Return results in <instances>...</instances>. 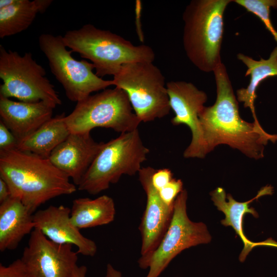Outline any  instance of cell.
Returning <instances> with one entry per match:
<instances>
[{"mask_svg":"<svg viewBox=\"0 0 277 277\" xmlns=\"http://www.w3.org/2000/svg\"><path fill=\"white\" fill-rule=\"evenodd\" d=\"M213 73L216 101L212 106L205 107L200 115L207 154L219 145L225 144L249 158L262 159L265 146L269 141L275 142L277 134L267 133L259 123H249L241 118L238 101L222 63Z\"/></svg>","mask_w":277,"mask_h":277,"instance_id":"obj_1","label":"cell"},{"mask_svg":"<svg viewBox=\"0 0 277 277\" xmlns=\"http://www.w3.org/2000/svg\"><path fill=\"white\" fill-rule=\"evenodd\" d=\"M0 178L10 196L19 200L33 214L54 197L76 191L70 178L48 158L16 148L0 150Z\"/></svg>","mask_w":277,"mask_h":277,"instance_id":"obj_2","label":"cell"},{"mask_svg":"<svg viewBox=\"0 0 277 277\" xmlns=\"http://www.w3.org/2000/svg\"><path fill=\"white\" fill-rule=\"evenodd\" d=\"M63 41L72 52L89 60L100 77L115 75L126 64L136 62H153L155 55L146 45L135 46L130 41L109 30L88 24L78 29L67 31Z\"/></svg>","mask_w":277,"mask_h":277,"instance_id":"obj_3","label":"cell"},{"mask_svg":"<svg viewBox=\"0 0 277 277\" xmlns=\"http://www.w3.org/2000/svg\"><path fill=\"white\" fill-rule=\"evenodd\" d=\"M232 0H193L183 14V42L192 63L205 72L222 63L224 12Z\"/></svg>","mask_w":277,"mask_h":277,"instance_id":"obj_4","label":"cell"},{"mask_svg":"<svg viewBox=\"0 0 277 277\" xmlns=\"http://www.w3.org/2000/svg\"><path fill=\"white\" fill-rule=\"evenodd\" d=\"M149 151L138 129L121 133L104 143L77 186L78 190L95 195L118 182L123 175H134Z\"/></svg>","mask_w":277,"mask_h":277,"instance_id":"obj_5","label":"cell"},{"mask_svg":"<svg viewBox=\"0 0 277 277\" xmlns=\"http://www.w3.org/2000/svg\"><path fill=\"white\" fill-rule=\"evenodd\" d=\"M112 81L115 87L127 94L141 122H151L169 113L171 107L165 77L153 62L123 65Z\"/></svg>","mask_w":277,"mask_h":277,"instance_id":"obj_6","label":"cell"},{"mask_svg":"<svg viewBox=\"0 0 277 277\" xmlns=\"http://www.w3.org/2000/svg\"><path fill=\"white\" fill-rule=\"evenodd\" d=\"M132 110L127 94L115 87L78 102L65 122L71 133L103 127L123 133L138 129L141 122Z\"/></svg>","mask_w":277,"mask_h":277,"instance_id":"obj_7","label":"cell"},{"mask_svg":"<svg viewBox=\"0 0 277 277\" xmlns=\"http://www.w3.org/2000/svg\"><path fill=\"white\" fill-rule=\"evenodd\" d=\"M0 95L28 103L44 102L55 108L62 104L45 69L31 52L23 55L0 45Z\"/></svg>","mask_w":277,"mask_h":277,"instance_id":"obj_8","label":"cell"},{"mask_svg":"<svg viewBox=\"0 0 277 277\" xmlns=\"http://www.w3.org/2000/svg\"><path fill=\"white\" fill-rule=\"evenodd\" d=\"M38 44L49 62L51 72L63 87L67 98L77 103L94 92L103 90L113 85L112 80H105L93 72L92 63L77 61L68 51L63 36L42 34Z\"/></svg>","mask_w":277,"mask_h":277,"instance_id":"obj_9","label":"cell"},{"mask_svg":"<svg viewBox=\"0 0 277 277\" xmlns=\"http://www.w3.org/2000/svg\"><path fill=\"white\" fill-rule=\"evenodd\" d=\"M187 198V191L183 189L174 201L170 223L160 244L149 256L138 260L140 268L149 269L146 277H159L182 251L211 241L206 225L188 217Z\"/></svg>","mask_w":277,"mask_h":277,"instance_id":"obj_10","label":"cell"},{"mask_svg":"<svg viewBox=\"0 0 277 277\" xmlns=\"http://www.w3.org/2000/svg\"><path fill=\"white\" fill-rule=\"evenodd\" d=\"M166 88L171 109L175 114L172 124L186 125L191 132V141L184 152V157L204 158L207 153L200 115L207 100V94L192 83L184 81L169 82Z\"/></svg>","mask_w":277,"mask_h":277,"instance_id":"obj_11","label":"cell"},{"mask_svg":"<svg viewBox=\"0 0 277 277\" xmlns=\"http://www.w3.org/2000/svg\"><path fill=\"white\" fill-rule=\"evenodd\" d=\"M77 254L72 245L54 243L34 229L21 259L31 277H73Z\"/></svg>","mask_w":277,"mask_h":277,"instance_id":"obj_12","label":"cell"},{"mask_svg":"<svg viewBox=\"0 0 277 277\" xmlns=\"http://www.w3.org/2000/svg\"><path fill=\"white\" fill-rule=\"evenodd\" d=\"M156 169L148 166L142 167L138 179L146 195V204L139 226L142 244L141 256H149L156 248L170 223L174 205L168 206L160 197L153 187L152 176Z\"/></svg>","mask_w":277,"mask_h":277,"instance_id":"obj_13","label":"cell"},{"mask_svg":"<svg viewBox=\"0 0 277 277\" xmlns=\"http://www.w3.org/2000/svg\"><path fill=\"white\" fill-rule=\"evenodd\" d=\"M70 212V208L63 205L38 210L33 214L35 229L54 243L75 246L78 254L93 256L97 250L96 243L84 236L73 224Z\"/></svg>","mask_w":277,"mask_h":277,"instance_id":"obj_14","label":"cell"},{"mask_svg":"<svg viewBox=\"0 0 277 277\" xmlns=\"http://www.w3.org/2000/svg\"><path fill=\"white\" fill-rule=\"evenodd\" d=\"M105 143L88 133H71L51 152L49 159L78 186Z\"/></svg>","mask_w":277,"mask_h":277,"instance_id":"obj_15","label":"cell"},{"mask_svg":"<svg viewBox=\"0 0 277 277\" xmlns=\"http://www.w3.org/2000/svg\"><path fill=\"white\" fill-rule=\"evenodd\" d=\"M54 108L44 102H16L0 95L1 121L17 141L34 132L51 118Z\"/></svg>","mask_w":277,"mask_h":277,"instance_id":"obj_16","label":"cell"},{"mask_svg":"<svg viewBox=\"0 0 277 277\" xmlns=\"http://www.w3.org/2000/svg\"><path fill=\"white\" fill-rule=\"evenodd\" d=\"M270 192L271 188L265 187L261 189L255 197L245 202L235 201L230 194L226 195L225 191L221 187L216 188L210 193L214 205L225 215V219L221 221V224L225 226L232 227L243 242L244 247L239 258L241 262H244L249 252L256 246H266L277 248V242L272 239L260 242L250 241L245 235L243 228L245 214L250 213L256 218L259 217L258 212L253 207H250L249 204L264 195L270 194Z\"/></svg>","mask_w":277,"mask_h":277,"instance_id":"obj_17","label":"cell"},{"mask_svg":"<svg viewBox=\"0 0 277 277\" xmlns=\"http://www.w3.org/2000/svg\"><path fill=\"white\" fill-rule=\"evenodd\" d=\"M34 229L33 214L19 200L10 196L0 204V251L15 250Z\"/></svg>","mask_w":277,"mask_h":277,"instance_id":"obj_18","label":"cell"},{"mask_svg":"<svg viewBox=\"0 0 277 277\" xmlns=\"http://www.w3.org/2000/svg\"><path fill=\"white\" fill-rule=\"evenodd\" d=\"M64 113L52 117L32 133L17 141L16 148L49 158L51 152L71 133Z\"/></svg>","mask_w":277,"mask_h":277,"instance_id":"obj_19","label":"cell"},{"mask_svg":"<svg viewBox=\"0 0 277 277\" xmlns=\"http://www.w3.org/2000/svg\"><path fill=\"white\" fill-rule=\"evenodd\" d=\"M70 209L71 221L79 229L107 225L114 221L115 215L114 202L107 195L95 199H76Z\"/></svg>","mask_w":277,"mask_h":277,"instance_id":"obj_20","label":"cell"},{"mask_svg":"<svg viewBox=\"0 0 277 277\" xmlns=\"http://www.w3.org/2000/svg\"><path fill=\"white\" fill-rule=\"evenodd\" d=\"M52 0H14L0 9V38L15 35L27 29L38 13H44Z\"/></svg>","mask_w":277,"mask_h":277,"instance_id":"obj_21","label":"cell"},{"mask_svg":"<svg viewBox=\"0 0 277 277\" xmlns=\"http://www.w3.org/2000/svg\"><path fill=\"white\" fill-rule=\"evenodd\" d=\"M237 58L248 68L245 76H250L248 86L236 90L237 100L243 102L244 107L250 108L254 122L259 123L254 107L256 90L262 81L269 77L277 76V47L273 49L266 60L261 58L256 61L242 53H239Z\"/></svg>","mask_w":277,"mask_h":277,"instance_id":"obj_22","label":"cell"},{"mask_svg":"<svg viewBox=\"0 0 277 277\" xmlns=\"http://www.w3.org/2000/svg\"><path fill=\"white\" fill-rule=\"evenodd\" d=\"M233 2L257 16L277 43V31L270 18V8H277V0H234Z\"/></svg>","mask_w":277,"mask_h":277,"instance_id":"obj_23","label":"cell"},{"mask_svg":"<svg viewBox=\"0 0 277 277\" xmlns=\"http://www.w3.org/2000/svg\"><path fill=\"white\" fill-rule=\"evenodd\" d=\"M183 190V183L181 180L173 178L164 187L158 191L163 202L168 206H172L176 197Z\"/></svg>","mask_w":277,"mask_h":277,"instance_id":"obj_24","label":"cell"},{"mask_svg":"<svg viewBox=\"0 0 277 277\" xmlns=\"http://www.w3.org/2000/svg\"><path fill=\"white\" fill-rule=\"evenodd\" d=\"M0 277H31L22 259H17L7 266L0 264Z\"/></svg>","mask_w":277,"mask_h":277,"instance_id":"obj_25","label":"cell"},{"mask_svg":"<svg viewBox=\"0 0 277 277\" xmlns=\"http://www.w3.org/2000/svg\"><path fill=\"white\" fill-rule=\"evenodd\" d=\"M17 140L5 126L0 121V150L16 148Z\"/></svg>","mask_w":277,"mask_h":277,"instance_id":"obj_26","label":"cell"},{"mask_svg":"<svg viewBox=\"0 0 277 277\" xmlns=\"http://www.w3.org/2000/svg\"><path fill=\"white\" fill-rule=\"evenodd\" d=\"M171 171L167 168L155 170L152 176L153 187L159 191L172 179Z\"/></svg>","mask_w":277,"mask_h":277,"instance_id":"obj_27","label":"cell"},{"mask_svg":"<svg viewBox=\"0 0 277 277\" xmlns=\"http://www.w3.org/2000/svg\"><path fill=\"white\" fill-rule=\"evenodd\" d=\"M135 26L137 36L141 42H144V36L143 32L141 23V14L142 11V3L140 0H136L135 3Z\"/></svg>","mask_w":277,"mask_h":277,"instance_id":"obj_28","label":"cell"},{"mask_svg":"<svg viewBox=\"0 0 277 277\" xmlns=\"http://www.w3.org/2000/svg\"><path fill=\"white\" fill-rule=\"evenodd\" d=\"M10 197V190L8 185L0 178V204L3 203Z\"/></svg>","mask_w":277,"mask_h":277,"instance_id":"obj_29","label":"cell"},{"mask_svg":"<svg viewBox=\"0 0 277 277\" xmlns=\"http://www.w3.org/2000/svg\"><path fill=\"white\" fill-rule=\"evenodd\" d=\"M104 277H123L122 273L116 269L111 264H108L106 267V274Z\"/></svg>","mask_w":277,"mask_h":277,"instance_id":"obj_30","label":"cell"},{"mask_svg":"<svg viewBox=\"0 0 277 277\" xmlns=\"http://www.w3.org/2000/svg\"><path fill=\"white\" fill-rule=\"evenodd\" d=\"M87 272V268L86 266L77 265L74 271L73 277H86Z\"/></svg>","mask_w":277,"mask_h":277,"instance_id":"obj_31","label":"cell"}]
</instances>
